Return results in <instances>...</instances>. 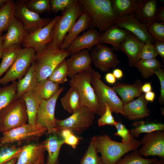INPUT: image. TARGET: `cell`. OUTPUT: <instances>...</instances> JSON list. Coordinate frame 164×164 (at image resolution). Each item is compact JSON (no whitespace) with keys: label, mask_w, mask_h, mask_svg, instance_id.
<instances>
[{"label":"cell","mask_w":164,"mask_h":164,"mask_svg":"<svg viewBox=\"0 0 164 164\" xmlns=\"http://www.w3.org/2000/svg\"><path fill=\"white\" fill-rule=\"evenodd\" d=\"M84 11L89 15L91 25L98 30L100 34L115 25L116 16L111 0H79Z\"/></svg>","instance_id":"obj_1"},{"label":"cell","mask_w":164,"mask_h":164,"mask_svg":"<svg viewBox=\"0 0 164 164\" xmlns=\"http://www.w3.org/2000/svg\"><path fill=\"white\" fill-rule=\"evenodd\" d=\"M98 153L105 164H115L125 154L136 150L141 145L140 141L133 138L128 143L112 140L107 135L94 136Z\"/></svg>","instance_id":"obj_2"},{"label":"cell","mask_w":164,"mask_h":164,"mask_svg":"<svg viewBox=\"0 0 164 164\" xmlns=\"http://www.w3.org/2000/svg\"><path fill=\"white\" fill-rule=\"evenodd\" d=\"M36 53L34 62L37 72V83L47 79L59 64L70 55L67 50L55 47L51 43Z\"/></svg>","instance_id":"obj_3"},{"label":"cell","mask_w":164,"mask_h":164,"mask_svg":"<svg viewBox=\"0 0 164 164\" xmlns=\"http://www.w3.org/2000/svg\"><path fill=\"white\" fill-rule=\"evenodd\" d=\"M91 84L97 96L99 109L98 115L101 116L105 111V104L110 108L112 112L120 113L123 115V103L116 93L105 84L101 79V75L93 68L91 72Z\"/></svg>","instance_id":"obj_4"},{"label":"cell","mask_w":164,"mask_h":164,"mask_svg":"<svg viewBox=\"0 0 164 164\" xmlns=\"http://www.w3.org/2000/svg\"><path fill=\"white\" fill-rule=\"evenodd\" d=\"M92 69L91 66L87 70L75 75L70 79L69 84L79 95L81 106L84 107L98 114L99 109L98 101L91 84Z\"/></svg>","instance_id":"obj_5"},{"label":"cell","mask_w":164,"mask_h":164,"mask_svg":"<svg viewBox=\"0 0 164 164\" xmlns=\"http://www.w3.org/2000/svg\"><path fill=\"white\" fill-rule=\"evenodd\" d=\"M84 11L79 0H75L62 12L52 29L50 43L53 47L59 49L65 36Z\"/></svg>","instance_id":"obj_6"},{"label":"cell","mask_w":164,"mask_h":164,"mask_svg":"<svg viewBox=\"0 0 164 164\" xmlns=\"http://www.w3.org/2000/svg\"><path fill=\"white\" fill-rule=\"evenodd\" d=\"M28 120L25 102L22 98H19L0 111V132L3 133L21 126Z\"/></svg>","instance_id":"obj_7"},{"label":"cell","mask_w":164,"mask_h":164,"mask_svg":"<svg viewBox=\"0 0 164 164\" xmlns=\"http://www.w3.org/2000/svg\"><path fill=\"white\" fill-rule=\"evenodd\" d=\"M95 114L87 108L81 106L66 118L63 120L56 119L55 127L47 134H58L64 129H68L73 132H82L92 124Z\"/></svg>","instance_id":"obj_8"},{"label":"cell","mask_w":164,"mask_h":164,"mask_svg":"<svg viewBox=\"0 0 164 164\" xmlns=\"http://www.w3.org/2000/svg\"><path fill=\"white\" fill-rule=\"evenodd\" d=\"M36 56L32 48H21L15 61L5 75L0 78V84L6 86L10 82L22 79L28 71Z\"/></svg>","instance_id":"obj_9"},{"label":"cell","mask_w":164,"mask_h":164,"mask_svg":"<svg viewBox=\"0 0 164 164\" xmlns=\"http://www.w3.org/2000/svg\"><path fill=\"white\" fill-rule=\"evenodd\" d=\"M47 129L36 124H26L3 133L0 143L11 144L15 142L34 140L46 133Z\"/></svg>","instance_id":"obj_10"},{"label":"cell","mask_w":164,"mask_h":164,"mask_svg":"<svg viewBox=\"0 0 164 164\" xmlns=\"http://www.w3.org/2000/svg\"><path fill=\"white\" fill-rule=\"evenodd\" d=\"M26 0L15 2L14 17L23 26L28 34L47 25L51 21L41 17L39 14L29 9L26 4Z\"/></svg>","instance_id":"obj_11"},{"label":"cell","mask_w":164,"mask_h":164,"mask_svg":"<svg viewBox=\"0 0 164 164\" xmlns=\"http://www.w3.org/2000/svg\"><path fill=\"white\" fill-rule=\"evenodd\" d=\"M60 17H55L46 26L27 35L21 43L23 48H32L36 52L42 50L51 43L52 29Z\"/></svg>","instance_id":"obj_12"},{"label":"cell","mask_w":164,"mask_h":164,"mask_svg":"<svg viewBox=\"0 0 164 164\" xmlns=\"http://www.w3.org/2000/svg\"><path fill=\"white\" fill-rule=\"evenodd\" d=\"M92 62L95 67L103 71H108L115 68L120 63L113 48L98 43L90 53Z\"/></svg>","instance_id":"obj_13"},{"label":"cell","mask_w":164,"mask_h":164,"mask_svg":"<svg viewBox=\"0 0 164 164\" xmlns=\"http://www.w3.org/2000/svg\"><path fill=\"white\" fill-rule=\"evenodd\" d=\"M63 87L60 88L54 95L47 100H41L36 117V124L47 129V134L55 126V111L57 100L63 91Z\"/></svg>","instance_id":"obj_14"},{"label":"cell","mask_w":164,"mask_h":164,"mask_svg":"<svg viewBox=\"0 0 164 164\" xmlns=\"http://www.w3.org/2000/svg\"><path fill=\"white\" fill-rule=\"evenodd\" d=\"M140 141L142 146L138 151L142 156L164 158V130L146 133Z\"/></svg>","instance_id":"obj_15"},{"label":"cell","mask_w":164,"mask_h":164,"mask_svg":"<svg viewBox=\"0 0 164 164\" xmlns=\"http://www.w3.org/2000/svg\"><path fill=\"white\" fill-rule=\"evenodd\" d=\"M114 25L129 31L145 43L153 44L155 42L148 32L147 27L139 22L133 13L116 17Z\"/></svg>","instance_id":"obj_16"},{"label":"cell","mask_w":164,"mask_h":164,"mask_svg":"<svg viewBox=\"0 0 164 164\" xmlns=\"http://www.w3.org/2000/svg\"><path fill=\"white\" fill-rule=\"evenodd\" d=\"M66 61L68 77L70 79L77 74L87 70L91 66L92 61L89 50H82L71 55Z\"/></svg>","instance_id":"obj_17"},{"label":"cell","mask_w":164,"mask_h":164,"mask_svg":"<svg viewBox=\"0 0 164 164\" xmlns=\"http://www.w3.org/2000/svg\"><path fill=\"white\" fill-rule=\"evenodd\" d=\"M100 34L94 29H91L80 36H78L66 50L72 55L82 50H91L99 43Z\"/></svg>","instance_id":"obj_18"},{"label":"cell","mask_w":164,"mask_h":164,"mask_svg":"<svg viewBox=\"0 0 164 164\" xmlns=\"http://www.w3.org/2000/svg\"><path fill=\"white\" fill-rule=\"evenodd\" d=\"M148 102L145 98L144 94H141L137 99L123 104V116L130 120H135L148 116L150 114L147 108Z\"/></svg>","instance_id":"obj_19"},{"label":"cell","mask_w":164,"mask_h":164,"mask_svg":"<svg viewBox=\"0 0 164 164\" xmlns=\"http://www.w3.org/2000/svg\"><path fill=\"white\" fill-rule=\"evenodd\" d=\"M144 44L134 35L128 32L120 45L119 50L127 56L129 66L135 67L136 64L140 60V52Z\"/></svg>","instance_id":"obj_20"},{"label":"cell","mask_w":164,"mask_h":164,"mask_svg":"<svg viewBox=\"0 0 164 164\" xmlns=\"http://www.w3.org/2000/svg\"><path fill=\"white\" fill-rule=\"evenodd\" d=\"M158 9L156 0H139L133 14L139 22L147 27L156 22Z\"/></svg>","instance_id":"obj_21"},{"label":"cell","mask_w":164,"mask_h":164,"mask_svg":"<svg viewBox=\"0 0 164 164\" xmlns=\"http://www.w3.org/2000/svg\"><path fill=\"white\" fill-rule=\"evenodd\" d=\"M7 31V33L2 35L4 49L14 44L21 45L23 40L28 34L22 23L15 17Z\"/></svg>","instance_id":"obj_22"},{"label":"cell","mask_w":164,"mask_h":164,"mask_svg":"<svg viewBox=\"0 0 164 164\" xmlns=\"http://www.w3.org/2000/svg\"><path fill=\"white\" fill-rule=\"evenodd\" d=\"M91 23L89 15L84 10L65 36L59 49L66 50L80 33L90 26Z\"/></svg>","instance_id":"obj_23"},{"label":"cell","mask_w":164,"mask_h":164,"mask_svg":"<svg viewBox=\"0 0 164 164\" xmlns=\"http://www.w3.org/2000/svg\"><path fill=\"white\" fill-rule=\"evenodd\" d=\"M143 84L142 81L138 79L132 84L120 82L111 87L119 95L123 103L125 104L132 101L141 94V88Z\"/></svg>","instance_id":"obj_24"},{"label":"cell","mask_w":164,"mask_h":164,"mask_svg":"<svg viewBox=\"0 0 164 164\" xmlns=\"http://www.w3.org/2000/svg\"><path fill=\"white\" fill-rule=\"evenodd\" d=\"M45 150L43 143H32L22 146L15 164H34Z\"/></svg>","instance_id":"obj_25"},{"label":"cell","mask_w":164,"mask_h":164,"mask_svg":"<svg viewBox=\"0 0 164 164\" xmlns=\"http://www.w3.org/2000/svg\"><path fill=\"white\" fill-rule=\"evenodd\" d=\"M128 32L114 25L100 34L99 43L110 44L112 46L114 50H119L120 45Z\"/></svg>","instance_id":"obj_26"},{"label":"cell","mask_w":164,"mask_h":164,"mask_svg":"<svg viewBox=\"0 0 164 164\" xmlns=\"http://www.w3.org/2000/svg\"><path fill=\"white\" fill-rule=\"evenodd\" d=\"M52 134L42 143L48 152L47 162L50 164H59V154L64 142L59 134Z\"/></svg>","instance_id":"obj_27"},{"label":"cell","mask_w":164,"mask_h":164,"mask_svg":"<svg viewBox=\"0 0 164 164\" xmlns=\"http://www.w3.org/2000/svg\"><path fill=\"white\" fill-rule=\"evenodd\" d=\"M37 72L34 62L24 77L17 82L16 95L18 98L28 91L33 90L37 83Z\"/></svg>","instance_id":"obj_28"},{"label":"cell","mask_w":164,"mask_h":164,"mask_svg":"<svg viewBox=\"0 0 164 164\" xmlns=\"http://www.w3.org/2000/svg\"><path fill=\"white\" fill-rule=\"evenodd\" d=\"M21 97L25 103L28 117V123L33 125L36 124V115L41 100L37 96L33 90L26 92Z\"/></svg>","instance_id":"obj_29"},{"label":"cell","mask_w":164,"mask_h":164,"mask_svg":"<svg viewBox=\"0 0 164 164\" xmlns=\"http://www.w3.org/2000/svg\"><path fill=\"white\" fill-rule=\"evenodd\" d=\"M158 130H164L163 124L141 121L135 122L133 124L130 132L132 137L139 138L141 133H146Z\"/></svg>","instance_id":"obj_30"},{"label":"cell","mask_w":164,"mask_h":164,"mask_svg":"<svg viewBox=\"0 0 164 164\" xmlns=\"http://www.w3.org/2000/svg\"><path fill=\"white\" fill-rule=\"evenodd\" d=\"M59 84L48 78L37 83L33 89L41 100H47L51 97L60 88Z\"/></svg>","instance_id":"obj_31"},{"label":"cell","mask_w":164,"mask_h":164,"mask_svg":"<svg viewBox=\"0 0 164 164\" xmlns=\"http://www.w3.org/2000/svg\"><path fill=\"white\" fill-rule=\"evenodd\" d=\"M15 4L13 0H8L0 8V34L8 29L14 18Z\"/></svg>","instance_id":"obj_32"},{"label":"cell","mask_w":164,"mask_h":164,"mask_svg":"<svg viewBox=\"0 0 164 164\" xmlns=\"http://www.w3.org/2000/svg\"><path fill=\"white\" fill-rule=\"evenodd\" d=\"M139 1L136 0H111L112 7L116 17L133 13Z\"/></svg>","instance_id":"obj_33"},{"label":"cell","mask_w":164,"mask_h":164,"mask_svg":"<svg viewBox=\"0 0 164 164\" xmlns=\"http://www.w3.org/2000/svg\"><path fill=\"white\" fill-rule=\"evenodd\" d=\"M21 48L20 45L14 44L4 49L0 64V78L13 63Z\"/></svg>","instance_id":"obj_34"},{"label":"cell","mask_w":164,"mask_h":164,"mask_svg":"<svg viewBox=\"0 0 164 164\" xmlns=\"http://www.w3.org/2000/svg\"><path fill=\"white\" fill-rule=\"evenodd\" d=\"M60 101L64 109L70 113L72 114L81 107L79 95L76 90L72 87H70Z\"/></svg>","instance_id":"obj_35"},{"label":"cell","mask_w":164,"mask_h":164,"mask_svg":"<svg viewBox=\"0 0 164 164\" xmlns=\"http://www.w3.org/2000/svg\"><path fill=\"white\" fill-rule=\"evenodd\" d=\"M17 82L0 87V111L10 103L18 99L16 95Z\"/></svg>","instance_id":"obj_36"},{"label":"cell","mask_w":164,"mask_h":164,"mask_svg":"<svg viewBox=\"0 0 164 164\" xmlns=\"http://www.w3.org/2000/svg\"><path fill=\"white\" fill-rule=\"evenodd\" d=\"M161 67V63L156 58L147 60L140 59L135 65L142 77L145 79L152 76L154 74V70Z\"/></svg>","instance_id":"obj_37"},{"label":"cell","mask_w":164,"mask_h":164,"mask_svg":"<svg viewBox=\"0 0 164 164\" xmlns=\"http://www.w3.org/2000/svg\"><path fill=\"white\" fill-rule=\"evenodd\" d=\"M97 153L93 136L87 150L80 160V164H105L101 157L98 156Z\"/></svg>","instance_id":"obj_38"},{"label":"cell","mask_w":164,"mask_h":164,"mask_svg":"<svg viewBox=\"0 0 164 164\" xmlns=\"http://www.w3.org/2000/svg\"><path fill=\"white\" fill-rule=\"evenodd\" d=\"M22 148V146L18 147L10 144L0 142V164L7 162L13 158H18Z\"/></svg>","instance_id":"obj_39"},{"label":"cell","mask_w":164,"mask_h":164,"mask_svg":"<svg viewBox=\"0 0 164 164\" xmlns=\"http://www.w3.org/2000/svg\"><path fill=\"white\" fill-rule=\"evenodd\" d=\"M159 159L156 158L146 159L142 157L138 151L135 150L128 153L119 159L115 164H153Z\"/></svg>","instance_id":"obj_40"},{"label":"cell","mask_w":164,"mask_h":164,"mask_svg":"<svg viewBox=\"0 0 164 164\" xmlns=\"http://www.w3.org/2000/svg\"><path fill=\"white\" fill-rule=\"evenodd\" d=\"M68 72L67 65L65 59L55 67L48 79L59 84H63L67 81Z\"/></svg>","instance_id":"obj_41"},{"label":"cell","mask_w":164,"mask_h":164,"mask_svg":"<svg viewBox=\"0 0 164 164\" xmlns=\"http://www.w3.org/2000/svg\"><path fill=\"white\" fill-rule=\"evenodd\" d=\"M26 4L27 8L39 14L50 10V0H26Z\"/></svg>","instance_id":"obj_42"},{"label":"cell","mask_w":164,"mask_h":164,"mask_svg":"<svg viewBox=\"0 0 164 164\" xmlns=\"http://www.w3.org/2000/svg\"><path fill=\"white\" fill-rule=\"evenodd\" d=\"M147 29L155 41H164V23L153 22L147 26Z\"/></svg>","instance_id":"obj_43"},{"label":"cell","mask_w":164,"mask_h":164,"mask_svg":"<svg viewBox=\"0 0 164 164\" xmlns=\"http://www.w3.org/2000/svg\"><path fill=\"white\" fill-rule=\"evenodd\" d=\"M63 140L64 143L70 146L75 149L79 144L81 138L76 135L73 131L68 129H64L58 134Z\"/></svg>","instance_id":"obj_44"},{"label":"cell","mask_w":164,"mask_h":164,"mask_svg":"<svg viewBox=\"0 0 164 164\" xmlns=\"http://www.w3.org/2000/svg\"><path fill=\"white\" fill-rule=\"evenodd\" d=\"M114 126L117 132L114 134V135L122 138V142H129L133 138L131 136L129 130L121 121H117Z\"/></svg>","instance_id":"obj_45"},{"label":"cell","mask_w":164,"mask_h":164,"mask_svg":"<svg viewBox=\"0 0 164 164\" xmlns=\"http://www.w3.org/2000/svg\"><path fill=\"white\" fill-rule=\"evenodd\" d=\"M158 54L153 44L148 42L145 43L143 46L139 55L140 59L143 60L155 59Z\"/></svg>","instance_id":"obj_46"},{"label":"cell","mask_w":164,"mask_h":164,"mask_svg":"<svg viewBox=\"0 0 164 164\" xmlns=\"http://www.w3.org/2000/svg\"><path fill=\"white\" fill-rule=\"evenodd\" d=\"M105 112L97 120L98 125L99 126L106 125H114L117 121L115 120L112 115V112L110 108L107 104H105Z\"/></svg>","instance_id":"obj_47"},{"label":"cell","mask_w":164,"mask_h":164,"mask_svg":"<svg viewBox=\"0 0 164 164\" xmlns=\"http://www.w3.org/2000/svg\"><path fill=\"white\" fill-rule=\"evenodd\" d=\"M75 0H50V10L54 13L60 11L62 12L70 6Z\"/></svg>","instance_id":"obj_48"},{"label":"cell","mask_w":164,"mask_h":164,"mask_svg":"<svg viewBox=\"0 0 164 164\" xmlns=\"http://www.w3.org/2000/svg\"><path fill=\"white\" fill-rule=\"evenodd\" d=\"M153 73L157 75L160 81V93L158 102L161 104L163 105L164 103V71L161 68H158L155 69Z\"/></svg>","instance_id":"obj_49"},{"label":"cell","mask_w":164,"mask_h":164,"mask_svg":"<svg viewBox=\"0 0 164 164\" xmlns=\"http://www.w3.org/2000/svg\"><path fill=\"white\" fill-rule=\"evenodd\" d=\"M153 45L158 55L161 56L164 63V41H155Z\"/></svg>","instance_id":"obj_50"},{"label":"cell","mask_w":164,"mask_h":164,"mask_svg":"<svg viewBox=\"0 0 164 164\" xmlns=\"http://www.w3.org/2000/svg\"><path fill=\"white\" fill-rule=\"evenodd\" d=\"M156 22L160 21L164 23V8L163 7L158 9L156 15Z\"/></svg>","instance_id":"obj_51"},{"label":"cell","mask_w":164,"mask_h":164,"mask_svg":"<svg viewBox=\"0 0 164 164\" xmlns=\"http://www.w3.org/2000/svg\"><path fill=\"white\" fill-rule=\"evenodd\" d=\"M155 94V93L152 91H150L144 94V97L145 100L148 102H153Z\"/></svg>","instance_id":"obj_52"},{"label":"cell","mask_w":164,"mask_h":164,"mask_svg":"<svg viewBox=\"0 0 164 164\" xmlns=\"http://www.w3.org/2000/svg\"><path fill=\"white\" fill-rule=\"evenodd\" d=\"M105 79L107 82L111 84H114L116 81V78L112 73H108L105 76Z\"/></svg>","instance_id":"obj_53"},{"label":"cell","mask_w":164,"mask_h":164,"mask_svg":"<svg viewBox=\"0 0 164 164\" xmlns=\"http://www.w3.org/2000/svg\"><path fill=\"white\" fill-rule=\"evenodd\" d=\"M152 87L151 82H146L143 84L141 88L142 93H145L151 91L152 90Z\"/></svg>","instance_id":"obj_54"},{"label":"cell","mask_w":164,"mask_h":164,"mask_svg":"<svg viewBox=\"0 0 164 164\" xmlns=\"http://www.w3.org/2000/svg\"><path fill=\"white\" fill-rule=\"evenodd\" d=\"M116 79H119L121 78L123 76V73L122 70L118 68L114 69L112 73Z\"/></svg>","instance_id":"obj_55"},{"label":"cell","mask_w":164,"mask_h":164,"mask_svg":"<svg viewBox=\"0 0 164 164\" xmlns=\"http://www.w3.org/2000/svg\"><path fill=\"white\" fill-rule=\"evenodd\" d=\"M3 50L2 35L0 34V59L2 57Z\"/></svg>","instance_id":"obj_56"},{"label":"cell","mask_w":164,"mask_h":164,"mask_svg":"<svg viewBox=\"0 0 164 164\" xmlns=\"http://www.w3.org/2000/svg\"><path fill=\"white\" fill-rule=\"evenodd\" d=\"M44 154L42 155L34 164H42L44 162Z\"/></svg>","instance_id":"obj_57"},{"label":"cell","mask_w":164,"mask_h":164,"mask_svg":"<svg viewBox=\"0 0 164 164\" xmlns=\"http://www.w3.org/2000/svg\"><path fill=\"white\" fill-rule=\"evenodd\" d=\"M17 158H13L10 161L2 164H15L17 161Z\"/></svg>","instance_id":"obj_58"},{"label":"cell","mask_w":164,"mask_h":164,"mask_svg":"<svg viewBox=\"0 0 164 164\" xmlns=\"http://www.w3.org/2000/svg\"><path fill=\"white\" fill-rule=\"evenodd\" d=\"M153 164H164V158H161Z\"/></svg>","instance_id":"obj_59"},{"label":"cell","mask_w":164,"mask_h":164,"mask_svg":"<svg viewBox=\"0 0 164 164\" xmlns=\"http://www.w3.org/2000/svg\"><path fill=\"white\" fill-rule=\"evenodd\" d=\"M8 0H0V8H1L7 1Z\"/></svg>","instance_id":"obj_60"},{"label":"cell","mask_w":164,"mask_h":164,"mask_svg":"<svg viewBox=\"0 0 164 164\" xmlns=\"http://www.w3.org/2000/svg\"><path fill=\"white\" fill-rule=\"evenodd\" d=\"M42 164H50L49 163H48V162H46V163H45L44 162L43 163H42Z\"/></svg>","instance_id":"obj_61"}]
</instances>
